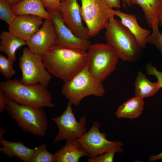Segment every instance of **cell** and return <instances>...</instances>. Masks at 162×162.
Here are the masks:
<instances>
[{
  "instance_id": "cell-1",
  "label": "cell",
  "mask_w": 162,
  "mask_h": 162,
  "mask_svg": "<svg viewBox=\"0 0 162 162\" xmlns=\"http://www.w3.org/2000/svg\"><path fill=\"white\" fill-rule=\"evenodd\" d=\"M46 68L52 75L68 81L86 65V51L53 45L42 56Z\"/></svg>"
},
{
  "instance_id": "cell-19",
  "label": "cell",
  "mask_w": 162,
  "mask_h": 162,
  "mask_svg": "<svg viewBox=\"0 0 162 162\" xmlns=\"http://www.w3.org/2000/svg\"><path fill=\"white\" fill-rule=\"evenodd\" d=\"M0 39V51L5 52L8 58L15 62L17 50L22 46L26 45V41L6 31H3L1 33Z\"/></svg>"
},
{
  "instance_id": "cell-17",
  "label": "cell",
  "mask_w": 162,
  "mask_h": 162,
  "mask_svg": "<svg viewBox=\"0 0 162 162\" xmlns=\"http://www.w3.org/2000/svg\"><path fill=\"white\" fill-rule=\"evenodd\" d=\"M0 144L2 146L0 152L9 158L16 157L24 162H31L35 151V148L27 147L22 142H10L3 137L0 138Z\"/></svg>"
},
{
  "instance_id": "cell-15",
  "label": "cell",
  "mask_w": 162,
  "mask_h": 162,
  "mask_svg": "<svg viewBox=\"0 0 162 162\" xmlns=\"http://www.w3.org/2000/svg\"><path fill=\"white\" fill-rule=\"evenodd\" d=\"M66 140L65 144L54 154V162H78L81 158L89 156L76 139Z\"/></svg>"
},
{
  "instance_id": "cell-13",
  "label": "cell",
  "mask_w": 162,
  "mask_h": 162,
  "mask_svg": "<svg viewBox=\"0 0 162 162\" xmlns=\"http://www.w3.org/2000/svg\"><path fill=\"white\" fill-rule=\"evenodd\" d=\"M56 37L52 21L45 19L39 30L26 41V45L33 53L43 56L55 45Z\"/></svg>"
},
{
  "instance_id": "cell-23",
  "label": "cell",
  "mask_w": 162,
  "mask_h": 162,
  "mask_svg": "<svg viewBox=\"0 0 162 162\" xmlns=\"http://www.w3.org/2000/svg\"><path fill=\"white\" fill-rule=\"evenodd\" d=\"M159 21L157 18L153 23L152 32L147 38L146 42L154 45L160 51L162 56V32L159 31Z\"/></svg>"
},
{
  "instance_id": "cell-25",
  "label": "cell",
  "mask_w": 162,
  "mask_h": 162,
  "mask_svg": "<svg viewBox=\"0 0 162 162\" xmlns=\"http://www.w3.org/2000/svg\"><path fill=\"white\" fill-rule=\"evenodd\" d=\"M14 62L2 54H0V72L8 80L16 74L13 66Z\"/></svg>"
},
{
  "instance_id": "cell-33",
  "label": "cell",
  "mask_w": 162,
  "mask_h": 162,
  "mask_svg": "<svg viewBox=\"0 0 162 162\" xmlns=\"http://www.w3.org/2000/svg\"><path fill=\"white\" fill-rule=\"evenodd\" d=\"M11 6L16 5L23 0H5Z\"/></svg>"
},
{
  "instance_id": "cell-3",
  "label": "cell",
  "mask_w": 162,
  "mask_h": 162,
  "mask_svg": "<svg viewBox=\"0 0 162 162\" xmlns=\"http://www.w3.org/2000/svg\"><path fill=\"white\" fill-rule=\"evenodd\" d=\"M105 29L106 43L114 50L119 58L134 62L141 58L142 49L134 35L121 21L111 17Z\"/></svg>"
},
{
  "instance_id": "cell-11",
  "label": "cell",
  "mask_w": 162,
  "mask_h": 162,
  "mask_svg": "<svg viewBox=\"0 0 162 162\" xmlns=\"http://www.w3.org/2000/svg\"><path fill=\"white\" fill-rule=\"evenodd\" d=\"M50 13L55 29V45L68 48L87 51L91 44L88 40L76 37L64 22L59 12L47 10Z\"/></svg>"
},
{
  "instance_id": "cell-30",
  "label": "cell",
  "mask_w": 162,
  "mask_h": 162,
  "mask_svg": "<svg viewBox=\"0 0 162 162\" xmlns=\"http://www.w3.org/2000/svg\"><path fill=\"white\" fill-rule=\"evenodd\" d=\"M6 108V97L3 90L0 88V112H3Z\"/></svg>"
},
{
  "instance_id": "cell-32",
  "label": "cell",
  "mask_w": 162,
  "mask_h": 162,
  "mask_svg": "<svg viewBox=\"0 0 162 162\" xmlns=\"http://www.w3.org/2000/svg\"><path fill=\"white\" fill-rule=\"evenodd\" d=\"M160 160H161L162 161V151L158 154H153L151 155L149 157L148 160L151 162H153Z\"/></svg>"
},
{
  "instance_id": "cell-8",
  "label": "cell",
  "mask_w": 162,
  "mask_h": 162,
  "mask_svg": "<svg viewBox=\"0 0 162 162\" xmlns=\"http://www.w3.org/2000/svg\"><path fill=\"white\" fill-rule=\"evenodd\" d=\"M19 66L21 71L20 81L26 85L38 84L47 87L52 75L46 68L42 56L34 53L28 47H24L19 58Z\"/></svg>"
},
{
  "instance_id": "cell-34",
  "label": "cell",
  "mask_w": 162,
  "mask_h": 162,
  "mask_svg": "<svg viewBox=\"0 0 162 162\" xmlns=\"http://www.w3.org/2000/svg\"><path fill=\"white\" fill-rule=\"evenodd\" d=\"M123 5L124 7L126 8L127 6L129 7L131 6L132 4L130 3L129 0H122Z\"/></svg>"
},
{
  "instance_id": "cell-7",
  "label": "cell",
  "mask_w": 162,
  "mask_h": 162,
  "mask_svg": "<svg viewBox=\"0 0 162 162\" xmlns=\"http://www.w3.org/2000/svg\"><path fill=\"white\" fill-rule=\"evenodd\" d=\"M81 13L90 35L94 37L105 28L115 10L106 0H81Z\"/></svg>"
},
{
  "instance_id": "cell-36",
  "label": "cell",
  "mask_w": 162,
  "mask_h": 162,
  "mask_svg": "<svg viewBox=\"0 0 162 162\" xmlns=\"http://www.w3.org/2000/svg\"><path fill=\"white\" fill-rule=\"evenodd\" d=\"M158 18L159 21V25L162 27V10L158 14Z\"/></svg>"
},
{
  "instance_id": "cell-21",
  "label": "cell",
  "mask_w": 162,
  "mask_h": 162,
  "mask_svg": "<svg viewBox=\"0 0 162 162\" xmlns=\"http://www.w3.org/2000/svg\"><path fill=\"white\" fill-rule=\"evenodd\" d=\"M134 85L135 96L143 99L154 96L160 88L157 82L150 81L141 71L137 73Z\"/></svg>"
},
{
  "instance_id": "cell-29",
  "label": "cell",
  "mask_w": 162,
  "mask_h": 162,
  "mask_svg": "<svg viewBox=\"0 0 162 162\" xmlns=\"http://www.w3.org/2000/svg\"><path fill=\"white\" fill-rule=\"evenodd\" d=\"M62 0H41L44 7L47 10L59 12L60 5Z\"/></svg>"
},
{
  "instance_id": "cell-18",
  "label": "cell",
  "mask_w": 162,
  "mask_h": 162,
  "mask_svg": "<svg viewBox=\"0 0 162 162\" xmlns=\"http://www.w3.org/2000/svg\"><path fill=\"white\" fill-rule=\"evenodd\" d=\"M13 13L16 16L30 15L51 20L50 13L45 9L41 0H23L19 3L10 6Z\"/></svg>"
},
{
  "instance_id": "cell-27",
  "label": "cell",
  "mask_w": 162,
  "mask_h": 162,
  "mask_svg": "<svg viewBox=\"0 0 162 162\" xmlns=\"http://www.w3.org/2000/svg\"><path fill=\"white\" fill-rule=\"evenodd\" d=\"M116 152L115 151H110L93 158H88V161L89 162H112Z\"/></svg>"
},
{
  "instance_id": "cell-16",
  "label": "cell",
  "mask_w": 162,
  "mask_h": 162,
  "mask_svg": "<svg viewBox=\"0 0 162 162\" xmlns=\"http://www.w3.org/2000/svg\"><path fill=\"white\" fill-rule=\"evenodd\" d=\"M115 16H118L122 23L134 35L140 48H146V40L151 32L149 30L142 28L138 24L136 16L128 14L117 10H115Z\"/></svg>"
},
{
  "instance_id": "cell-9",
  "label": "cell",
  "mask_w": 162,
  "mask_h": 162,
  "mask_svg": "<svg viewBox=\"0 0 162 162\" xmlns=\"http://www.w3.org/2000/svg\"><path fill=\"white\" fill-rule=\"evenodd\" d=\"M100 126L98 122H94L88 132L76 139L89 154L88 158H93L110 151L123 152V143L118 141H111L108 140L106 133H102L99 130Z\"/></svg>"
},
{
  "instance_id": "cell-14",
  "label": "cell",
  "mask_w": 162,
  "mask_h": 162,
  "mask_svg": "<svg viewBox=\"0 0 162 162\" xmlns=\"http://www.w3.org/2000/svg\"><path fill=\"white\" fill-rule=\"evenodd\" d=\"M44 19L30 15L17 16L9 26V32L26 41L28 40L39 30Z\"/></svg>"
},
{
  "instance_id": "cell-6",
  "label": "cell",
  "mask_w": 162,
  "mask_h": 162,
  "mask_svg": "<svg viewBox=\"0 0 162 162\" xmlns=\"http://www.w3.org/2000/svg\"><path fill=\"white\" fill-rule=\"evenodd\" d=\"M87 51L88 71L94 79L102 82L115 70L119 58L107 43L91 44Z\"/></svg>"
},
{
  "instance_id": "cell-26",
  "label": "cell",
  "mask_w": 162,
  "mask_h": 162,
  "mask_svg": "<svg viewBox=\"0 0 162 162\" xmlns=\"http://www.w3.org/2000/svg\"><path fill=\"white\" fill-rule=\"evenodd\" d=\"M10 6L5 0H0V19L9 26L16 17Z\"/></svg>"
},
{
  "instance_id": "cell-20",
  "label": "cell",
  "mask_w": 162,
  "mask_h": 162,
  "mask_svg": "<svg viewBox=\"0 0 162 162\" xmlns=\"http://www.w3.org/2000/svg\"><path fill=\"white\" fill-rule=\"evenodd\" d=\"M144 105L143 99L135 96L120 106L115 114L118 118L133 119L137 118L142 114Z\"/></svg>"
},
{
  "instance_id": "cell-28",
  "label": "cell",
  "mask_w": 162,
  "mask_h": 162,
  "mask_svg": "<svg viewBox=\"0 0 162 162\" xmlns=\"http://www.w3.org/2000/svg\"><path fill=\"white\" fill-rule=\"evenodd\" d=\"M146 69L147 74L154 76L156 78L157 83L160 88H162V72L158 70L151 63L146 64Z\"/></svg>"
},
{
  "instance_id": "cell-31",
  "label": "cell",
  "mask_w": 162,
  "mask_h": 162,
  "mask_svg": "<svg viewBox=\"0 0 162 162\" xmlns=\"http://www.w3.org/2000/svg\"><path fill=\"white\" fill-rule=\"evenodd\" d=\"M109 5L111 8L118 9L121 8L120 0H106Z\"/></svg>"
},
{
  "instance_id": "cell-4",
  "label": "cell",
  "mask_w": 162,
  "mask_h": 162,
  "mask_svg": "<svg viewBox=\"0 0 162 162\" xmlns=\"http://www.w3.org/2000/svg\"><path fill=\"white\" fill-rule=\"evenodd\" d=\"M6 102L8 114L24 132L45 136L48 124L42 108L20 104L6 97Z\"/></svg>"
},
{
  "instance_id": "cell-5",
  "label": "cell",
  "mask_w": 162,
  "mask_h": 162,
  "mask_svg": "<svg viewBox=\"0 0 162 162\" xmlns=\"http://www.w3.org/2000/svg\"><path fill=\"white\" fill-rule=\"evenodd\" d=\"M105 90L102 82L90 75L86 66L69 80L64 82L61 93L72 104L79 106L82 99L90 95L102 97Z\"/></svg>"
},
{
  "instance_id": "cell-22",
  "label": "cell",
  "mask_w": 162,
  "mask_h": 162,
  "mask_svg": "<svg viewBox=\"0 0 162 162\" xmlns=\"http://www.w3.org/2000/svg\"><path fill=\"white\" fill-rule=\"evenodd\" d=\"M132 5L136 4L142 9L146 22L152 28L153 22L162 10V0H129Z\"/></svg>"
},
{
  "instance_id": "cell-2",
  "label": "cell",
  "mask_w": 162,
  "mask_h": 162,
  "mask_svg": "<svg viewBox=\"0 0 162 162\" xmlns=\"http://www.w3.org/2000/svg\"><path fill=\"white\" fill-rule=\"evenodd\" d=\"M47 87L40 84L26 85L16 79L0 83V88L6 97L17 103L52 108L55 105L52 102V95Z\"/></svg>"
},
{
  "instance_id": "cell-35",
  "label": "cell",
  "mask_w": 162,
  "mask_h": 162,
  "mask_svg": "<svg viewBox=\"0 0 162 162\" xmlns=\"http://www.w3.org/2000/svg\"><path fill=\"white\" fill-rule=\"evenodd\" d=\"M6 129L5 128L0 127V138L3 137L4 134L6 132Z\"/></svg>"
},
{
  "instance_id": "cell-10",
  "label": "cell",
  "mask_w": 162,
  "mask_h": 162,
  "mask_svg": "<svg viewBox=\"0 0 162 162\" xmlns=\"http://www.w3.org/2000/svg\"><path fill=\"white\" fill-rule=\"evenodd\" d=\"M72 104L68 101L62 114L52 118L58 129V133L54 139L53 144L64 140L78 139L87 132L86 116L80 117L77 121L73 112Z\"/></svg>"
},
{
  "instance_id": "cell-24",
  "label": "cell",
  "mask_w": 162,
  "mask_h": 162,
  "mask_svg": "<svg viewBox=\"0 0 162 162\" xmlns=\"http://www.w3.org/2000/svg\"><path fill=\"white\" fill-rule=\"evenodd\" d=\"M45 144L40 145L35 148V151L30 162H54V154L49 152Z\"/></svg>"
},
{
  "instance_id": "cell-12",
  "label": "cell",
  "mask_w": 162,
  "mask_h": 162,
  "mask_svg": "<svg viewBox=\"0 0 162 162\" xmlns=\"http://www.w3.org/2000/svg\"><path fill=\"white\" fill-rule=\"evenodd\" d=\"M59 12L65 24L76 37L88 40L91 38L87 28L82 24L81 7L77 0H62Z\"/></svg>"
}]
</instances>
